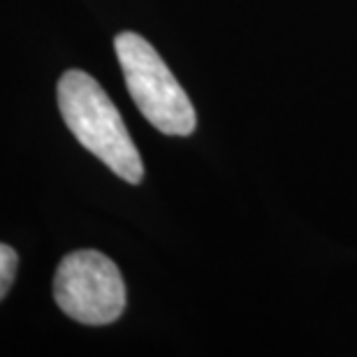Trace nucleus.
Instances as JSON below:
<instances>
[{
  "mask_svg": "<svg viewBox=\"0 0 357 357\" xmlns=\"http://www.w3.org/2000/svg\"><path fill=\"white\" fill-rule=\"evenodd\" d=\"M54 299L77 323L109 325L126 309V283L105 253L75 251L56 269Z\"/></svg>",
  "mask_w": 357,
  "mask_h": 357,
  "instance_id": "7ed1b4c3",
  "label": "nucleus"
},
{
  "mask_svg": "<svg viewBox=\"0 0 357 357\" xmlns=\"http://www.w3.org/2000/svg\"><path fill=\"white\" fill-rule=\"evenodd\" d=\"M114 49L123 70L126 86L142 116L165 135L185 137L195 130V107L160 54L142 35L130 31L116 35Z\"/></svg>",
  "mask_w": 357,
  "mask_h": 357,
  "instance_id": "f03ea898",
  "label": "nucleus"
},
{
  "mask_svg": "<svg viewBox=\"0 0 357 357\" xmlns=\"http://www.w3.org/2000/svg\"><path fill=\"white\" fill-rule=\"evenodd\" d=\"M59 107L70 132L128 183L144 176L142 155L105 89L84 70H68L59 82Z\"/></svg>",
  "mask_w": 357,
  "mask_h": 357,
  "instance_id": "f257e3e1",
  "label": "nucleus"
},
{
  "mask_svg": "<svg viewBox=\"0 0 357 357\" xmlns=\"http://www.w3.org/2000/svg\"><path fill=\"white\" fill-rule=\"evenodd\" d=\"M17 269H19L17 251L7 244H0V299L12 288L14 278H17Z\"/></svg>",
  "mask_w": 357,
  "mask_h": 357,
  "instance_id": "20e7f679",
  "label": "nucleus"
}]
</instances>
